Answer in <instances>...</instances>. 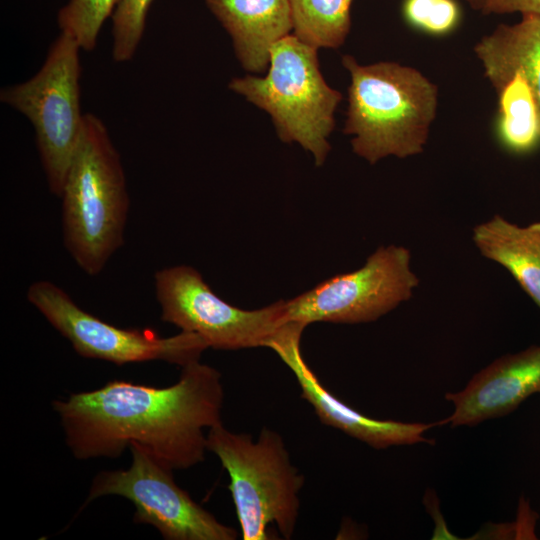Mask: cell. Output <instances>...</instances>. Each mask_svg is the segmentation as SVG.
Here are the masks:
<instances>
[{"instance_id": "obj_3", "label": "cell", "mask_w": 540, "mask_h": 540, "mask_svg": "<svg viewBox=\"0 0 540 540\" xmlns=\"http://www.w3.org/2000/svg\"><path fill=\"white\" fill-rule=\"evenodd\" d=\"M60 198L65 247L83 272L97 275L123 244L129 196L120 155L94 114H84Z\"/></svg>"}, {"instance_id": "obj_9", "label": "cell", "mask_w": 540, "mask_h": 540, "mask_svg": "<svg viewBox=\"0 0 540 540\" xmlns=\"http://www.w3.org/2000/svg\"><path fill=\"white\" fill-rule=\"evenodd\" d=\"M27 300L67 340L77 354L117 365L165 361L184 367L199 361L209 348L197 334L181 331L161 337L149 329L120 328L80 308L61 287L47 281L32 283Z\"/></svg>"}, {"instance_id": "obj_6", "label": "cell", "mask_w": 540, "mask_h": 540, "mask_svg": "<svg viewBox=\"0 0 540 540\" xmlns=\"http://www.w3.org/2000/svg\"><path fill=\"white\" fill-rule=\"evenodd\" d=\"M80 50L72 37L60 32L38 72L0 92L1 102L32 123L49 189L59 197L83 129Z\"/></svg>"}, {"instance_id": "obj_20", "label": "cell", "mask_w": 540, "mask_h": 540, "mask_svg": "<svg viewBox=\"0 0 540 540\" xmlns=\"http://www.w3.org/2000/svg\"><path fill=\"white\" fill-rule=\"evenodd\" d=\"M402 14L410 26L434 36L451 33L461 20L455 0H404Z\"/></svg>"}, {"instance_id": "obj_5", "label": "cell", "mask_w": 540, "mask_h": 540, "mask_svg": "<svg viewBox=\"0 0 540 540\" xmlns=\"http://www.w3.org/2000/svg\"><path fill=\"white\" fill-rule=\"evenodd\" d=\"M207 450L227 471L243 540H267L275 524L285 539L294 533L304 477L292 465L277 432L263 428L257 439L234 433L222 422L208 429Z\"/></svg>"}, {"instance_id": "obj_16", "label": "cell", "mask_w": 540, "mask_h": 540, "mask_svg": "<svg viewBox=\"0 0 540 540\" xmlns=\"http://www.w3.org/2000/svg\"><path fill=\"white\" fill-rule=\"evenodd\" d=\"M492 86L498 96L496 135L502 147L523 155L540 145V110L533 90L516 72Z\"/></svg>"}, {"instance_id": "obj_2", "label": "cell", "mask_w": 540, "mask_h": 540, "mask_svg": "<svg viewBox=\"0 0 540 540\" xmlns=\"http://www.w3.org/2000/svg\"><path fill=\"white\" fill-rule=\"evenodd\" d=\"M350 74L344 133L370 164L423 152L438 105V88L417 69L382 61L361 65L342 57Z\"/></svg>"}, {"instance_id": "obj_22", "label": "cell", "mask_w": 540, "mask_h": 540, "mask_svg": "<svg viewBox=\"0 0 540 540\" xmlns=\"http://www.w3.org/2000/svg\"><path fill=\"white\" fill-rule=\"evenodd\" d=\"M472 8L481 11L483 8L484 0H465Z\"/></svg>"}, {"instance_id": "obj_10", "label": "cell", "mask_w": 540, "mask_h": 540, "mask_svg": "<svg viewBox=\"0 0 540 540\" xmlns=\"http://www.w3.org/2000/svg\"><path fill=\"white\" fill-rule=\"evenodd\" d=\"M132 462L125 470L99 472L88 502L116 495L130 500L134 522L154 526L166 540H235L237 531L219 522L177 485L173 470L149 451L132 443Z\"/></svg>"}, {"instance_id": "obj_7", "label": "cell", "mask_w": 540, "mask_h": 540, "mask_svg": "<svg viewBox=\"0 0 540 540\" xmlns=\"http://www.w3.org/2000/svg\"><path fill=\"white\" fill-rule=\"evenodd\" d=\"M419 285L411 252L400 245L378 247L364 265L330 277L285 300L286 322L358 324L376 321L408 301Z\"/></svg>"}, {"instance_id": "obj_14", "label": "cell", "mask_w": 540, "mask_h": 540, "mask_svg": "<svg viewBox=\"0 0 540 540\" xmlns=\"http://www.w3.org/2000/svg\"><path fill=\"white\" fill-rule=\"evenodd\" d=\"M472 241L484 258L505 268L540 307V221L519 226L496 214L472 229Z\"/></svg>"}, {"instance_id": "obj_18", "label": "cell", "mask_w": 540, "mask_h": 540, "mask_svg": "<svg viewBox=\"0 0 540 540\" xmlns=\"http://www.w3.org/2000/svg\"><path fill=\"white\" fill-rule=\"evenodd\" d=\"M121 0H69L57 14L60 32L72 37L81 50L95 48L99 32Z\"/></svg>"}, {"instance_id": "obj_15", "label": "cell", "mask_w": 540, "mask_h": 540, "mask_svg": "<svg viewBox=\"0 0 540 540\" xmlns=\"http://www.w3.org/2000/svg\"><path fill=\"white\" fill-rule=\"evenodd\" d=\"M474 52L491 84L516 72L536 97L540 110V17L524 14L520 22L500 24L482 37Z\"/></svg>"}, {"instance_id": "obj_4", "label": "cell", "mask_w": 540, "mask_h": 540, "mask_svg": "<svg viewBox=\"0 0 540 540\" xmlns=\"http://www.w3.org/2000/svg\"><path fill=\"white\" fill-rule=\"evenodd\" d=\"M317 50L289 34L272 45L267 75L234 78L229 88L271 116L281 141L298 143L321 166L342 95L324 80Z\"/></svg>"}, {"instance_id": "obj_12", "label": "cell", "mask_w": 540, "mask_h": 540, "mask_svg": "<svg viewBox=\"0 0 540 540\" xmlns=\"http://www.w3.org/2000/svg\"><path fill=\"white\" fill-rule=\"evenodd\" d=\"M535 393H540V346L533 345L494 360L462 390L446 393L454 409L440 424L474 426L502 417Z\"/></svg>"}, {"instance_id": "obj_8", "label": "cell", "mask_w": 540, "mask_h": 540, "mask_svg": "<svg viewBox=\"0 0 540 540\" xmlns=\"http://www.w3.org/2000/svg\"><path fill=\"white\" fill-rule=\"evenodd\" d=\"M154 286L161 320L197 334L215 350L267 347L288 323L285 300L256 310L238 308L221 299L191 266L158 270Z\"/></svg>"}, {"instance_id": "obj_11", "label": "cell", "mask_w": 540, "mask_h": 540, "mask_svg": "<svg viewBox=\"0 0 540 540\" xmlns=\"http://www.w3.org/2000/svg\"><path fill=\"white\" fill-rule=\"evenodd\" d=\"M305 328L300 323H286L269 341L267 348L273 350L295 375L301 397L313 407L323 424L339 429L375 449L432 442L424 434L440 422L405 423L370 418L331 394L302 355L301 337Z\"/></svg>"}, {"instance_id": "obj_17", "label": "cell", "mask_w": 540, "mask_h": 540, "mask_svg": "<svg viewBox=\"0 0 540 540\" xmlns=\"http://www.w3.org/2000/svg\"><path fill=\"white\" fill-rule=\"evenodd\" d=\"M294 35L319 48H338L351 27L352 0H289Z\"/></svg>"}, {"instance_id": "obj_21", "label": "cell", "mask_w": 540, "mask_h": 540, "mask_svg": "<svg viewBox=\"0 0 540 540\" xmlns=\"http://www.w3.org/2000/svg\"><path fill=\"white\" fill-rule=\"evenodd\" d=\"M484 14L521 13L540 17V0H484Z\"/></svg>"}, {"instance_id": "obj_1", "label": "cell", "mask_w": 540, "mask_h": 540, "mask_svg": "<svg viewBox=\"0 0 540 540\" xmlns=\"http://www.w3.org/2000/svg\"><path fill=\"white\" fill-rule=\"evenodd\" d=\"M223 400L221 374L194 361L169 387L114 380L55 400L52 407L75 458H115L137 443L175 470L204 460V430L222 422Z\"/></svg>"}, {"instance_id": "obj_19", "label": "cell", "mask_w": 540, "mask_h": 540, "mask_svg": "<svg viewBox=\"0 0 540 540\" xmlns=\"http://www.w3.org/2000/svg\"><path fill=\"white\" fill-rule=\"evenodd\" d=\"M154 0H121L112 19V56L116 62L133 58L145 30L149 8Z\"/></svg>"}, {"instance_id": "obj_13", "label": "cell", "mask_w": 540, "mask_h": 540, "mask_svg": "<svg viewBox=\"0 0 540 540\" xmlns=\"http://www.w3.org/2000/svg\"><path fill=\"white\" fill-rule=\"evenodd\" d=\"M232 38L242 67L263 73L274 43L293 30L289 0H204Z\"/></svg>"}]
</instances>
